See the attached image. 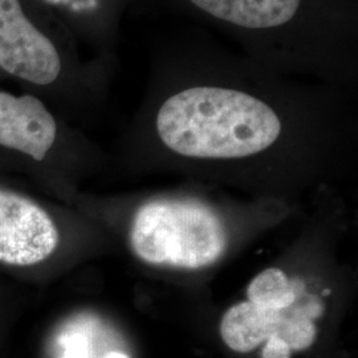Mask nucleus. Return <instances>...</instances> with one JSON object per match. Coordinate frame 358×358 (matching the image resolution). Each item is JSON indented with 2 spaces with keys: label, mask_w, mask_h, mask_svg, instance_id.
<instances>
[{
  "label": "nucleus",
  "mask_w": 358,
  "mask_h": 358,
  "mask_svg": "<svg viewBox=\"0 0 358 358\" xmlns=\"http://www.w3.org/2000/svg\"><path fill=\"white\" fill-rule=\"evenodd\" d=\"M157 131L174 153L230 159L268 149L279 138L282 124L267 103L247 93L196 87L165 101Z\"/></svg>",
  "instance_id": "1"
},
{
  "label": "nucleus",
  "mask_w": 358,
  "mask_h": 358,
  "mask_svg": "<svg viewBox=\"0 0 358 358\" xmlns=\"http://www.w3.org/2000/svg\"><path fill=\"white\" fill-rule=\"evenodd\" d=\"M247 300L231 307L220 336L231 350L250 353L264 343L262 358H291L315 343L321 308L282 269H264L247 287Z\"/></svg>",
  "instance_id": "2"
},
{
  "label": "nucleus",
  "mask_w": 358,
  "mask_h": 358,
  "mask_svg": "<svg viewBox=\"0 0 358 358\" xmlns=\"http://www.w3.org/2000/svg\"><path fill=\"white\" fill-rule=\"evenodd\" d=\"M130 247L146 264L202 269L224 254L227 232L208 206L192 199H159L136 213Z\"/></svg>",
  "instance_id": "3"
},
{
  "label": "nucleus",
  "mask_w": 358,
  "mask_h": 358,
  "mask_svg": "<svg viewBox=\"0 0 358 358\" xmlns=\"http://www.w3.org/2000/svg\"><path fill=\"white\" fill-rule=\"evenodd\" d=\"M62 71L60 52L38 20L35 0H0V72L48 87Z\"/></svg>",
  "instance_id": "4"
},
{
  "label": "nucleus",
  "mask_w": 358,
  "mask_h": 358,
  "mask_svg": "<svg viewBox=\"0 0 358 358\" xmlns=\"http://www.w3.org/2000/svg\"><path fill=\"white\" fill-rule=\"evenodd\" d=\"M59 231L40 206L0 190V262L32 266L53 254Z\"/></svg>",
  "instance_id": "5"
},
{
  "label": "nucleus",
  "mask_w": 358,
  "mask_h": 358,
  "mask_svg": "<svg viewBox=\"0 0 358 358\" xmlns=\"http://www.w3.org/2000/svg\"><path fill=\"white\" fill-rule=\"evenodd\" d=\"M56 134L53 115L36 96L0 90V146L43 161Z\"/></svg>",
  "instance_id": "6"
},
{
  "label": "nucleus",
  "mask_w": 358,
  "mask_h": 358,
  "mask_svg": "<svg viewBox=\"0 0 358 358\" xmlns=\"http://www.w3.org/2000/svg\"><path fill=\"white\" fill-rule=\"evenodd\" d=\"M220 20L244 28H272L288 23L301 0H190Z\"/></svg>",
  "instance_id": "7"
}]
</instances>
